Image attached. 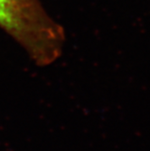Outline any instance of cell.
<instances>
[{"label":"cell","instance_id":"1","mask_svg":"<svg viewBox=\"0 0 150 151\" xmlns=\"http://www.w3.org/2000/svg\"><path fill=\"white\" fill-rule=\"evenodd\" d=\"M0 28L38 66L51 65L62 53L64 29L40 0H0Z\"/></svg>","mask_w":150,"mask_h":151}]
</instances>
